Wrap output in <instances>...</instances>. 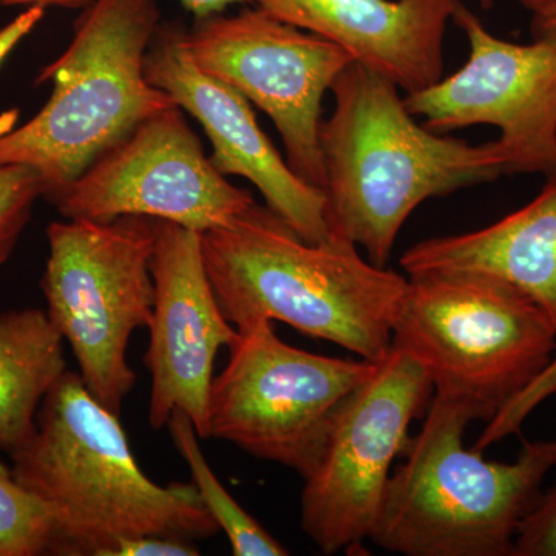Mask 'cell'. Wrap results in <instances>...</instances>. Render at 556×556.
Listing matches in <instances>:
<instances>
[{
    "label": "cell",
    "instance_id": "cell-1",
    "mask_svg": "<svg viewBox=\"0 0 556 556\" xmlns=\"http://www.w3.org/2000/svg\"><path fill=\"white\" fill-rule=\"evenodd\" d=\"M397 86L358 62L332 84L321 121L329 236L364 248L387 266L420 204L506 175L496 141L470 144L417 123Z\"/></svg>",
    "mask_w": 556,
    "mask_h": 556
},
{
    "label": "cell",
    "instance_id": "cell-2",
    "mask_svg": "<svg viewBox=\"0 0 556 556\" xmlns=\"http://www.w3.org/2000/svg\"><path fill=\"white\" fill-rule=\"evenodd\" d=\"M13 477L49 508L56 555L105 556L121 540H206L219 527L193 484L159 485L135 459L119 415L65 371L40 405Z\"/></svg>",
    "mask_w": 556,
    "mask_h": 556
},
{
    "label": "cell",
    "instance_id": "cell-3",
    "mask_svg": "<svg viewBox=\"0 0 556 556\" xmlns=\"http://www.w3.org/2000/svg\"><path fill=\"white\" fill-rule=\"evenodd\" d=\"M208 280L237 329L278 320L369 362L393 345V321L408 277L358 254L351 241L300 239L254 204L226 228L201 233Z\"/></svg>",
    "mask_w": 556,
    "mask_h": 556
},
{
    "label": "cell",
    "instance_id": "cell-4",
    "mask_svg": "<svg viewBox=\"0 0 556 556\" xmlns=\"http://www.w3.org/2000/svg\"><path fill=\"white\" fill-rule=\"evenodd\" d=\"M160 30L156 0H93L72 42L43 67L53 83L46 108L17 129L0 130V166L38 172L51 203L142 121L177 104L146 78V56Z\"/></svg>",
    "mask_w": 556,
    "mask_h": 556
},
{
    "label": "cell",
    "instance_id": "cell-5",
    "mask_svg": "<svg viewBox=\"0 0 556 556\" xmlns=\"http://www.w3.org/2000/svg\"><path fill=\"white\" fill-rule=\"evenodd\" d=\"M475 420L463 405L431 397L407 459L391 471L371 540L407 556H514L522 519L554 464L541 442H526L515 463L464 447Z\"/></svg>",
    "mask_w": 556,
    "mask_h": 556
},
{
    "label": "cell",
    "instance_id": "cell-6",
    "mask_svg": "<svg viewBox=\"0 0 556 556\" xmlns=\"http://www.w3.org/2000/svg\"><path fill=\"white\" fill-rule=\"evenodd\" d=\"M393 343L422 365L434 394L477 419H504L556 353L546 314L517 288L473 270L407 276Z\"/></svg>",
    "mask_w": 556,
    "mask_h": 556
},
{
    "label": "cell",
    "instance_id": "cell-7",
    "mask_svg": "<svg viewBox=\"0 0 556 556\" xmlns=\"http://www.w3.org/2000/svg\"><path fill=\"white\" fill-rule=\"evenodd\" d=\"M47 237V314L72 346L90 393L121 415L137 382L127 346L153 316L155 219H68L51 223Z\"/></svg>",
    "mask_w": 556,
    "mask_h": 556
},
{
    "label": "cell",
    "instance_id": "cell-8",
    "mask_svg": "<svg viewBox=\"0 0 556 556\" xmlns=\"http://www.w3.org/2000/svg\"><path fill=\"white\" fill-rule=\"evenodd\" d=\"M229 351L208 393L207 439L228 441L302 478L316 464L336 409L378 365L288 345L270 320L239 329Z\"/></svg>",
    "mask_w": 556,
    "mask_h": 556
},
{
    "label": "cell",
    "instance_id": "cell-9",
    "mask_svg": "<svg viewBox=\"0 0 556 556\" xmlns=\"http://www.w3.org/2000/svg\"><path fill=\"white\" fill-rule=\"evenodd\" d=\"M433 383L408 351L391 345L375 372L343 399L305 478L302 529L324 554L371 540L391 467Z\"/></svg>",
    "mask_w": 556,
    "mask_h": 556
},
{
    "label": "cell",
    "instance_id": "cell-10",
    "mask_svg": "<svg viewBox=\"0 0 556 556\" xmlns=\"http://www.w3.org/2000/svg\"><path fill=\"white\" fill-rule=\"evenodd\" d=\"M185 43L201 72L240 91L273 119L291 169L324 190L321 108L353 58L257 7L197 20L193 30L185 31Z\"/></svg>",
    "mask_w": 556,
    "mask_h": 556
},
{
    "label": "cell",
    "instance_id": "cell-11",
    "mask_svg": "<svg viewBox=\"0 0 556 556\" xmlns=\"http://www.w3.org/2000/svg\"><path fill=\"white\" fill-rule=\"evenodd\" d=\"M67 219L148 217L195 232L226 228L254 206L204 153L182 109L149 116L53 201Z\"/></svg>",
    "mask_w": 556,
    "mask_h": 556
},
{
    "label": "cell",
    "instance_id": "cell-12",
    "mask_svg": "<svg viewBox=\"0 0 556 556\" xmlns=\"http://www.w3.org/2000/svg\"><path fill=\"white\" fill-rule=\"evenodd\" d=\"M466 35L468 58L453 75L408 93L409 112L438 134L493 126L506 175L556 170V42H510L486 30L466 5L453 17Z\"/></svg>",
    "mask_w": 556,
    "mask_h": 556
},
{
    "label": "cell",
    "instance_id": "cell-13",
    "mask_svg": "<svg viewBox=\"0 0 556 556\" xmlns=\"http://www.w3.org/2000/svg\"><path fill=\"white\" fill-rule=\"evenodd\" d=\"M155 303L144 364L152 375L150 427L160 430L175 409L207 439V405L219 348L239 329L225 317L204 265L201 233L155 219L152 263Z\"/></svg>",
    "mask_w": 556,
    "mask_h": 556
},
{
    "label": "cell",
    "instance_id": "cell-14",
    "mask_svg": "<svg viewBox=\"0 0 556 556\" xmlns=\"http://www.w3.org/2000/svg\"><path fill=\"white\" fill-rule=\"evenodd\" d=\"M146 78L167 91L200 121L214 146L212 163L223 175L249 179L266 207L300 239L320 243L329 237L325 192L300 178L260 129L251 102L228 84L201 72L185 43V30L163 27L146 56Z\"/></svg>",
    "mask_w": 556,
    "mask_h": 556
},
{
    "label": "cell",
    "instance_id": "cell-15",
    "mask_svg": "<svg viewBox=\"0 0 556 556\" xmlns=\"http://www.w3.org/2000/svg\"><path fill=\"white\" fill-rule=\"evenodd\" d=\"M415 93L444 78V42L463 0H249Z\"/></svg>",
    "mask_w": 556,
    "mask_h": 556
},
{
    "label": "cell",
    "instance_id": "cell-16",
    "mask_svg": "<svg viewBox=\"0 0 556 556\" xmlns=\"http://www.w3.org/2000/svg\"><path fill=\"white\" fill-rule=\"evenodd\" d=\"M526 206L485 228L419 241L401 257L407 276L473 270L501 278L546 314L556 331V170Z\"/></svg>",
    "mask_w": 556,
    "mask_h": 556
},
{
    "label": "cell",
    "instance_id": "cell-17",
    "mask_svg": "<svg viewBox=\"0 0 556 556\" xmlns=\"http://www.w3.org/2000/svg\"><path fill=\"white\" fill-rule=\"evenodd\" d=\"M65 371L64 338L46 311L0 314V450L13 455L30 441L40 405Z\"/></svg>",
    "mask_w": 556,
    "mask_h": 556
},
{
    "label": "cell",
    "instance_id": "cell-18",
    "mask_svg": "<svg viewBox=\"0 0 556 556\" xmlns=\"http://www.w3.org/2000/svg\"><path fill=\"white\" fill-rule=\"evenodd\" d=\"M170 437L175 447L185 457L192 475V484L219 530L228 536L230 548L236 556H283L287 548L263 529L243 507L229 495L218 481L201 452L199 433L192 420L185 413L175 409L169 422Z\"/></svg>",
    "mask_w": 556,
    "mask_h": 556
},
{
    "label": "cell",
    "instance_id": "cell-19",
    "mask_svg": "<svg viewBox=\"0 0 556 556\" xmlns=\"http://www.w3.org/2000/svg\"><path fill=\"white\" fill-rule=\"evenodd\" d=\"M56 547L49 508L0 460V556L56 555Z\"/></svg>",
    "mask_w": 556,
    "mask_h": 556
},
{
    "label": "cell",
    "instance_id": "cell-20",
    "mask_svg": "<svg viewBox=\"0 0 556 556\" xmlns=\"http://www.w3.org/2000/svg\"><path fill=\"white\" fill-rule=\"evenodd\" d=\"M40 197L43 185L38 172L21 164L0 166V265L13 254Z\"/></svg>",
    "mask_w": 556,
    "mask_h": 556
},
{
    "label": "cell",
    "instance_id": "cell-21",
    "mask_svg": "<svg viewBox=\"0 0 556 556\" xmlns=\"http://www.w3.org/2000/svg\"><path fill=\"white\" fill-rule=\"evenodd\" d=\"M514 556H556V485L541 492L515 536Z\"/></svg>",
    "mask_w": 556,
    "mask_h": 556
},
{
    "label": "cell",
    "instance_id": "cell-22",
    "mask_svg": "<svg viewBox=\"0 0 556 556\" xmlns=\"http://www.w3.org/2000/svg\"><path fill=\"white\" fill-rule=\"evenodd\" d=\"M199 547L185 538L142 535L126 538L115 544L105 556H197Z\"/></svg>",
    "mask_w": 556,
    "mask_h": 556
},
{
    "label": "cell",
    "instance_id": "cell-23",
    "mask_svg": "<svg viewBox=\"0 0 556 556\" xmlns=\"http://www.w3.org/2000/svg\"><path fill=\"white\" fill-rule=\"evenodd\" d=\"M43 16H46L43 7H30L0 30V64L9 56L11 51L16 49L17 43L25 36L35 30L36 25L43 20Z\"/></svg>",
    "mask_w": 556,
    "mask_h": 556
},
{
    "label": "cell",
    "instance_id": "cell-24",
    "mask_svg": "<svg viewBox=\"0 0 556 556\" xmlns=\"http://www.w3.org/2000/svg\"><path fill=\"white\" fill-rule=\"evenodd\" d=\"M556 391V357L552 361L551 367L547 368V371L544 372L543 378L538 380L536 386L522 397V401L518 404V413L519 416H522V412H529L533 405L536 404L540 399L547 396V394L555 393ZM541 445H543L544 452L551 463L556 466V441H541Z\"/></svg>",
    "mask_w": 556,
    "mask_h": 556
},
{
    "label": "cell",
    "instance_id": "cell-25",
    "mask_svg": "<svg viewBox=\"0 0 556 556\" xmlns=\"http://www.w3.org/2000/svg\"><path fill=\"white\" fill-rule=\"evenodd\" d=\"M182 7H186L190 13L195 14L197 20L212 16V14L223 13L230 5L239 3H249V0H178Z\"/></svg>",
    "mask_w": 556,
    "mask_h": 556
},
{
    "label": "cell",
    "instance_id": "cell-26",
    "mask_svg": "<svg viewBox=\"0 0 556 556\" xmlns=\"http://www.w3.org/2000/svg\"><path fill=\"white\" fill-rule=\"evenodd\" d=\"M530 35L533 39H546L556 42V9L532 16Z\"/></svg>",
    "mask_w": 556,
    "mask_h": 556
},
{
    "label": "cell",
    "instance_id": "cell-27",
    "mask_svg": "<svg viewBox=\"0 0 556 556\" xmlns=\"http://www.w3.org/2000/svg\"><path fill=\"white\" fill-rule=\"evenodd\" d=\"M93 0H0V5L60 7V9H87Z\"/></svg>",
    "mask_w": 556,
    "mask_h": 556
},
{
    "label": "cell",
    "instance_id": "cell-28",
    "mask_svg": "<svg viewBox=\"0 0 556 556\" xmlns=\"http://www.w3.org/2000/svg\"><path fill=\"white\" fill-rule=\"evenodd\" d=\"M517 2L522 9L529 11L530 16H538L556 9V0H517Z\"/></svg>",
    "mask_w": 556,
    "mask_h": 556
},
{
    "label": "cell",
    "instance_id": "cell-29",
    "mask_svg": "<svg viewBox=\"0 0 556 556\" xmlns=\"http://www.w3.org/2000/svg\"><path fill=\"white\" fill-rule=\"evenodd\" d=\"M473 2H477L481 9L490 10L493 7V3H495V0H473Z\"/></svg>",
    "mask_w": 556,
    "mask_h": 556
}]
</instances>
